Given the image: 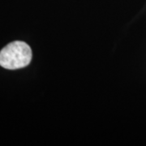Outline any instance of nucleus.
I'll return each mask as SVG.
<instances>
[{"mask_svg":"<svg viewBox=\"0 0 146 146\" xmlns=\"http://www.w3.org/2000/svg\"><path fill=\"white\" fill-rule=\"evenodd\" d=\"M32 56V50L28 44L16 41L0 51V66L9 70L23 68L30 63Z\"/></svg>","mask_w":146,"mask_h":146,"instance_id":"obj_1","label":"nucleus"}]
</instances>
